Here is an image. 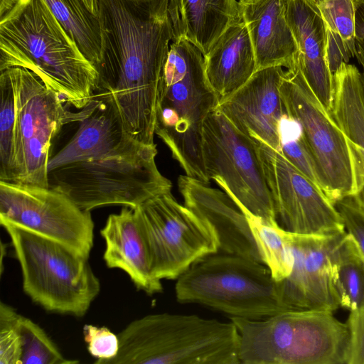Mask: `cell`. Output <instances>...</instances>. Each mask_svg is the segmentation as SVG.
I'll use <instances>...</instances> for the list:
<instances>
[{"label": "cell", "instance_id": "obj_1", "mask_svg": "<svg viewBox=\"0 0 364 364\" xmlns=\"http://www.w3.org/2000/svg\"><path fill=\"white\" fill-rule=\"evenodd\" d=\"M95 92L109 95L126 130L155 145L160 86L170 42L183 36L177 0H99Z\"/></svg>", "mask_w": 364, "mask_h": 364}, {"label": "cell", "instance_id": "obj_2", "mask_svg": "<svg viewBox=\"0 0 364 364\" xmlns=\"http://www.w3.org/2000/svg\"><path fill=\"white\" fill-rule=\"evenodd\" d=\"M89 106L74 135L51 156L48 186L87 211L109 205L134 209L171 191L156 163V145L129 134L112 97L95 92Z\"/></svg>", "mask_w": 364, "mask_h": 364}, {"label": "cell", "instance_id": "obj_3", "mask_svg": "<svg viewBox=\"0 0 364 364\" xmlns=\"http://www.w3.org/2000/svg\"><path fill=\"white\" fill-rule=\"evenodd\" d=\"M12 67L32 71L77 109L97 87V69L43 0H18L0 19V71Z\"/></svg>", "mask_w": 364, "mask_h": 364}, {"label": "cell", "instance_id": "obj_4", "mask_svg": "<svg viewBox=\"0 0 364 364\" xmlns=\"http://www.w3.org/2000/svg\"><path fill=\"white\" fill-rule=\"evenodd\" d=\"M219 105L207 79L202 51L184 36L171 42L164 65L155 134L185 175L205 183L202 156L203 123Z\"/></svg>", "mask_w": 364, "mask_h": 364}, {"label": "cell", "instance_id": "obj_5", "mask_svg": "<svg viewBox=\"0 0 364 364\" xmlns=\"http://www.w3.org/2000/svg\"><path fill=\"white\" fill-rule=\"evenodd\" d=\"M119 351L102 364H239L232 321L197 315L149 314L118 335Z\"/></svg>", "mask_w": 364, "mask_h": 364}, {"label": "cell", "instance_id": "obj_6", "mask_svg": "<svg viewBox=\"0 0 364 364\" xmlns=\"http://www.w3.org/2000/svg\"><path fill=\"white\" fill-rule=\"evenodd\" d=\"M244 364H348L350 334L328 311H288L262 319L230 317Z\"/></svg>", "mask_w": 364, "mask_h": 364}, {"label": "cell", "instance_id": "obj_7", "mask_svg": "<svg viewBox=\"0 0 364 364\" xmlns=\"http://www.w3.org/2000/svg\"><path fill=\"white\" fill-rule=\"evenodd\" d=\"M176 299L247 319L288 311L279 282L262 262L230 254H211L195 262L178 279Z\"/></svg>", "mask_w": 364, "mask_h": 364}, {"label": "cell", "instance_id": "obj_8", "mask_svg": "<svg viewBox=\"0 0 364 364\" xmlns=\"http://www.w3.org/2000/svg\"><path fill=\"white\" fill-rule=\"evenodd\" d=\"M23 291L45 310L82 317L100 291L88 258L53 240L7 222Z\"/></svg>", "mask_w": 364, "mask_h": 364}, {"label": "cell", "instance_id": "obj_9", "mask_svg": "<svg viewBox=\"0 0 364 364\" xmlns=\"http://www.w3.org/2000/svg\"><path fill=\"white\" fill-rule=\"evenodd\" d=\"M279 90L287 112L301 127L321 188L334 204L355 196L364 186L358 149L310 88L298 60L284 70Z\"/></svg>", "mask_w": 364, "mask_h": 364}, {"label": "cell", "instance_id": "obj_10", "mask_svg": "<svg viewBox=\"0 0 364 364\" xmlns=\"http://www.w3.org/2000/svg\"><path fill=\"white\" fill-rule=\"evenodd\" d=\"M7 69L16 96L13 182L48 188L53 141L64 125L85 118L89 104L79 112H70L65 99L34 73L21 67Z\"/></svg>", "mask_w": 364, "mask_h": 364}, {"label": "cell", "instance_id": "obj_11", "mask_svg": "<svg viewBox=\"0 0 364 364\" xmlns=\"http://www.w3.org/2000/svg\"><path fill=\"white\" fill-rule=\"evenodd\" d=\"M202 156L209 181L231 196L245 213L279 225L256 144L218 108L203 123Z\"/></svg>", "mask_w": 364, "mask_h": 364}, {"label": "cell", "instance_id": "obj_12", "mask_svg": "<svg viewBox=\"0 0 364 364\" xmlns=\"http://www.w3.org/2000/svg\"><path fill=\"white\" fill-rule=\"evenodd\" d=\"M133 210L146 241L153 274L160 280L176 279L195 262L219 251L210 227L178 203L171 191Z\"/></svg>", "mask_w": 364, "mask_h": 364}, {"label": "cell", "instance_id": "obj_13", "mask_svg": "<svg viewBox=\"0 0 364 364\" xmlns=\"http://www.w3.org/2000/svg\"><path fill=\"white\" fill-rule=\"evenodd\" d=\"M0 222L53 240L87 258L93 247L90 211L50 187L0 181Z\"/></svg>", "mask_w": 364, "mask_h": 364}, {"label": "cell", "instance_id": "obj_14", "mask_svg": "<svg viewBox=\"0 0 364 364\" xmlns=\"http://www.w3.org/2000/svg\"><path fill=\"white\" fill-rule=\"evenodd\" d=\"M253 141L282 229L315 235H332L346 231L334 203L317 184L280 152L261 141Z\"/></svg>", "mask_w": 364, "mask_h": 364}, {"label": "cell", "instance_id": "obj_15", "mask_svg": "<svg viewBox=\"0 0 364 364\" xmlns=\"http://www.w3.org/2000/svg\"><path fill=\"white\" fill-rule=\"evenodd\" d=\"M281 232L293 256L289 275L279 282L289 311H336L340 306L331 284L329 256L346 231L332 235L296 234L282 228Z\"/></svg>", "mask_w": 364, "mask_h": 364}, {"label": "cell", "instance_id": "obj_16", "mask_svg": "<svg viewBox=\"0 0 364 364\" xmlns=\"http://www.w3.org/2000/svg\"><path fill=\"white\" fill-rule=\"evenodd\" d=\"M283 68L257 70L217 107L245 135L277 151L280 149L279 124L285 110L279 90Z\"/></svg>", "mask_w": 364, "mask_h": 364}, {"label": "cell", "instance_id": "obj_17", "mask_svg": "<svg viewBox=\"0 0 364 364\" xmlns=\"http://www.w3.org/2000/svg\"><path fill=\"white\" fill-rule=\"evenodd\" d=\"M177 184L183 205L210 227L219 250L263 263L247 215L231 196L186 175Z\"/></svg>", "mask_w": 364, "mask_h": 364}, {"label": "cell", "instance_id": "obj_18", "mask_svg": "<svg viewBox=\"0 0 364 364\" xmlns=\"http://www.w3.org/2000/svg\"><path fill=\"white\" fill-rule=\"evenodd\" d=\"M287 21L298 48V64L320 102L331 111L333 75L326 58L324 21L315 0H284Z\"/></svg>", "mask_w": 364, "mask_h": 364}, {"label": "cell", "instance_id": "obj_19", "mask_svg": "<svg viewBox=\"0 0 364 364\" xmlns=\"http://www.w3.org/2000/svg\"><path fill=\"white\" fill-rule=\"evenodd\" d=\"M238 3L254 48L256 71L272 66H294L298 48L287 19L284 0H240Z\"/></svg>", "mask_w": 364, "mask_h": 364}, {"label": "cell", "instance_id": "obj_20", "mask_svg": "<svg viewBox=\"0 0 364 364\" xmlns=\"http://www.w3.org/2000/svg\"><path fill=\"white\" fill-rule=\"evenodd\" d=\"M100 235L105 242L103 259L108 268L124 271L148 295L163 291L161 280L153 274L146 241L132 208L124 206L119 213L109 215Z\"/></svg>", "mask_w": 364, "mask_h": 364}, {"label": "cell", "instance_id": "obj_21", "mask_svg": "<svg viewBox=\"0 0 364 364\" xmlns=\"http://www.w3.org/2000/svg\"><path fill=\"white\" fill-rule=\"evenodd\" d=\"M203 55L207 79L220 104L245 85L256 72L254 48L241 15Z\"/></svg>", "mask_w": 364, "mask_h": 364}, {"label": "cell", "instance_id": "obj_22", "mask_svg": "<svg viewBox=\"0 0 364 364\" xmlns=\"http://www.w3.org/2000/svg\"><path fill=\"white\" fill-rule=\"evenodd\" d=\"M333 100L330 113L355 144L364 170V86L361 72L343 63L333 75ZM364 206V186L353 196Z\"/></svg>", "mask_w": 364, "mask_h": 364}, {"label": "cell", "instance_id": "obj_23", "mask_svg": "<svg viewBox=\"0 0 364 364\" xmlns=\"http://www.w3.org/2000/svg\"><path fill=\"white\" fill-rule=\"evenodd\" d=\"M183 36L206 54L240 16L236 0H177Z\"/></svg>", "mask_w": 364, "mask_h": 364}, {"label": "cell", "instance_id": "obj_24", "mask_svg": "<svg viewBox=\"0 0 364 364\" xmlns=\"http://www.w3.org/2000/svg\"><path fill=\"white\" fill-rule=\"evenodd\" d=\"M332 287L339 306L350 311L364 309V255L347 232L329 256Z\"/></svg>", "mask_w": 364, "mask_h": 364}, {"label": "cell", "instance_id": "obj_25", "mask_svg": "<svg viewBox=\"0 0 364 364\" xmlns=\"http://www.w3.org/2000/svg\"><path fill=\"white\" fill-rule=\"evenodd\" d=\"M326 33V58L333 75L355 55L354 0H315Z\"/></svg>", "mask_w": 364, "mask_h": 364}, {"label": "cell", "instance_id": "obj_26", "mask_svg": "<svg viewBox=\"0 0 364 364\" xmlns=\"http://www.w3.org/2000/svg\"><path fill=\"white\" fill-rule=\"evenodd\" d=\"M77 47L95 67L100 59L101 30L99 18L83 0H43Z\"/></svg>", "mask_w": 364, "mask_h": 364}, {"label": "cell", "instance_id": "obj_27", "mask_svg": "<svg viewBox=\"0 0 364 364\" xmlns=\"http://www.w3.org/2000/svg\"><path fill=\"white\" fill-rule=\"evenodd\" d=\"M245 213L263 264L269 268L277 282L283 280L291 271L293 256L290 246L282 234L281 228L274 226L260 218Z\"/></svg>", "mask_w": 364, "mask_h": 364}, {"label": "cell", "instance_id": "obj_28", "mask_svg": "<svg viewBox=\"0 0 364 364\" xmlns=\"http://www.w3.org/2000/svg\"><path fill=\"white\" fill-rule=\"evenodd\" d=\"M0 72V181L13 182L15 168V90L9 69Z\"/></svg>", "mask_w": 364, "mask_h": 364}, {"label": "cell", "instance_id": "obj_29", "mask_svg": "<svg viewBox=\"0 0 364 364\" xmlns=\"http://www.w3.org/2000/svg\"><path fill=\"white\" fill-rule=\"evenodd\" d=\"M22 341L21 364H71L78 361L65 358L46 331L31 319L20 316Z\"/></svg>", "mask_w": 364, "mask_h": 364}, {"label": "cell", "instance_id": "obj_30", "mask_svg": "<svg viewBox=\"0 0 364 364\" xmlns=\"http://www.w3.org/2000/svg\"><path fill=\"white\" fill-rule=\"evenodd\" d=\"M279 152L319 186L314 160L301 127L286 108L279 124Z\"/></svg>", "mask_w": 364, "mask_h": 364}, {"label": "cell", "instance_id": "obj_31", "mask_svg": "<svg viewBox=\"0 0 364 364\" xmlns=\"http://www.w3.org/2000/svg\"><path fill=\"white\" fill-rule=\"evenodd\" d=\"M20 316L11 306L1 301L0 364H21L22 341L18 328Z\"/></svg>", "mask_w": 364, "mask_h": 364}, {"label": "cell", "instance_id": "obj_32", "mask_svg": "<svg viewBox=\"0 0 364 364\" xmlns=\"http://www.w3.org/2000/svg\"><path fill=\"white\" fill-rule=\"evenodd\" d=\"M83 334L90 354L97 358L95 363L102 364L117 355L119 338L108 328L86 324L83 327Z\"/></svg>", "mask_w": 364, "mask_h": 364}, {"label": "cell", "instance_id": "obj_33", "mask_svg": "<svg viewBox=\"0 0 364 364\" xmlns=\"http://www.w3.org/2000/svg\"><path fill=\"white\" fill-rule=\"evenodd\" d=\"M346 231L351 235L364 255V206L352 196H347L335 203Z\"/></svg>", "mask_w": 364, "mask_h": 364}, {"label": "cell", "instance_id": "obj_34", "mask_svg": "<svg viewBox=\"0 0 364 364\" xmlns=\"http://www.w3.org/2000/svg\"><path fill=\"white\" fill-rule=\"evenodd\" d=\"M346 324L350 334L348 364H364V309L350 311Z\"/></svg>", "mask_w": 364, "mask_h": 364}, {"label": "cell", "instance_id": "obj_35", "mask_svg": "<svg viewBox=\"0 0 364 364\" xmlns=\"http://www.w3.org/2000/svg\"><path fill=\"white\" fill-rule=\"evenodd\" d=\"M355 41L364 42V0H354Z\"/></svg>", "mask_w": 364, "mask_h": 364}, {"label": "cell", "instance_id": "obj_36", "mask_svg": "<svg viewBox=\"0 0 364 364\" xmlns=\"http://www.w3.org/2000/svg\"><path fill=\"white\" fill-rule=\"evenodd\" d=\"M355 46L356 51L355 57H356L358 61L362 67L361 74L364 86V42L355 41Z\"/></svg>", "mask_w": 364, "mask_h": 364}, {"label": "cell", "instance_id": "obj_37", "mask_svg": "<svg viewBox=\"0 0 364 364\" xmlns=\"http://www.w3.org/2000/svg\"><path fill=\"white\" fill-rule=\"evenodd\" d=\"M18 0H0V19L6 16L16 4Z\"/></svg>", "mask_w": 364, "mask_h": 364}, {"label": "cell", "instance_id": "obj_38", "mask_svg": "<svg viewBox=\"0 0 364 364\" xmlns=\"http://www.w3.org/2000/svg\"><path fill=\"white\" fill-rule=\"evenodd\" d=\"M88 9L95 16L98 15L99 0H83Z\"/></svg>", "mask_w": 364, "mask_h": 364}]
</instances>
